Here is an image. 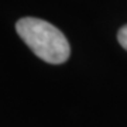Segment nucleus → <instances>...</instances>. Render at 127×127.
<instances>
[{
	"label": "nucleus",
	"instance_id": "obj_1",
	"mask_svg": "<svg viewBox=\"0 0 127 127\" xmlns=\"http://www.w3.org/2000/svg\"><path fill=\"white\" fill-rule=\"evenodd\" d=\"M16 31L40 59L62 64L69 58L71 47L62 32L51 23L35 17H24L16 23Z\"/></svg>",
	"mask_w": 127,
	"mask_h": 127
},
{
	"label": "nucleus",
	"instance_id": "obj_2",
	"mask_svg": "<svg viewBox=\"0 0 127 127\" xmlns=\"http://www.w3.org/2000/svg\"><path fill=\"white\" fill-rule=\"evenodd\" d=\"M117 40L120 42V45L127 51V24L126 26H123L117 32Z\"/></svg>",
	"mask_w": 127,
	"mask_h": 127
}]
</instances>
